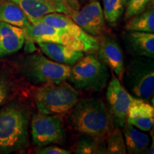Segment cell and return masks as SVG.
I'll return each instance as SVG.
<instances>
[{"label": "cell", "instance_id": "f546056e", "mask_svg": "<svg viewBox=\"0 0 154 154\" xmlns=\"http://www.w3.org/2000/svg\"><path fill=\"white\" fill-rule=\"evenodd\" d=\"M0 1H1V0H0Z\"/></svg>", "mask_w": 154, "mask_h": 154}, {"label": "cell", "instance_id": "30bf717a", "mask_svg": "<svg viewBox=\"0 0 154 154\" xmlns=\"http://www.w3.org/2000/svg\"><path fill=\"white\" fill-rule=\"evenodd\" d=\"M33 20H38L54 27L64 31L82 44L85 49V52L94 53L97 51L99 40L95 36L84 32L69 15L62 13H51Z\"/></svg>", "mask_w": 154, "mask_h": 154}, {"label": "cell", "instance_id": "ba28073f", "mask_svg": "<svg viewBox=\"0 0 154 154\" xmlns=\"http://www.w3.org/2000/svg\"><path fill=\"white\" fill-rule=\"evenodd\" d=\"M23 30L26 40L31 42L57 43L85 52L82 44L68 33L38 20L31 21L30 24Z\"/></svg>", "mask_w": 154, "mask_h": 154}, {"label": "cell", "instance_id": "4316f807", "mask_svg": "<svg viewBox=\"0 0 154 154\" xmlns=\"http://www.w3.org/2000/svg\"><path fill=\"white\" fill-rule=\"evenodd\" d=\"M67 2L69 3V5H70V7H72L73 10H79V5L78 2L76 0H66Z\"/></svg>", "mask_w": 154, "mask_h": 154}, {"label": "cell", "instance_id": "484cf974", "mask_svg": "<svg viewBox=\"0 0 154 154\" xmlns=\"http://www.w3.org/2000/svg\"><path fill=\"white\" fill-rule=\"evenodd\" d=\"M35 153L37 154H70L72 151L57 146L47 145L42 146V148L36 150Z\"/></svg>", "mask_w": 154, "mask_h": 154}, {"label": "cell", "instance_id": "7c38bea8", "mask_svg": "<svg viewBox=\"0 0 154 154\" xmlns=\"http://www.w3.org/2000/svg\"><path fill=\"white\" fill-rule=\"evenodd\" d=\"M16 3L32 21L51 13L70 15L73 9L66 0H11Z\"/></svg>", "mask_w": 154, "mask_h": 154}, {"label": "cell", "instance_id": "6da1fadb", "mask_svg": "<svg viewBox=\"0 0 154 154\" xmlns=\"http://www.w3.org/2000/svg\"><path fill=\"white\" fill-rule=\"evenodd\" d=\"M69 122L76 132L101 138L107 137L113 125L103 101L94 97L77 102L69 116Z\"/></svg>", "mask_w": 154, "mask_h": 154}, {"label": "cell", "instance_id": "e0dca14e", "mask_svg": "<svg viewBox=\"0 0 154 154\" xmlns=\"http://www.w3.org/2000/svg\"><path fill=\"white\" fill-rule=\"evenodd\" d=\"M41 51L50 59L57 63L73 66L84 57V52L68 46L50 42L36 43Z\"/></svg>", "mask_w": 154, "mask_h": 154}, {"label": "cell", "instance_id": "3957f363", "mask_svg": "<svg viewBox=\"0 0 154 154\" xmlns=\"http://www.w3.org/2000/svg\"><path fill=\"white\" fill-rule=\"evenodd\" d=\"M79 94L66 81L59 84H42L34 94V102L38 112L59 115L69 112L79 101Z\"/></svg>", "mask_w": 154, "mask_h": 154}, {"label": "cell", "instance_id": "d4e9b609", "mask_svg": "<svg viewBox=\"0 0 154 154\" xmlns=\"http://www.w3.org/2000/svg\"><path fill=\"white\" fill-rule=\"evenodd\" d=\"M14 89V84L7 74L0 72V106L5 103Z\"/></svg>", "mask_w": 154, "mask_h": 154}, {"label": "cell", "instance_id": "2e32d148", "mask_svg": "<svg viewBox=\"0 0 154 154\" xmlns=\"http://www.w3.org/2000/svg\"><path fill=\"white\" fill-rule=\"evenodd\" d=\"M25 41L22 29L0 22V59L19 51Z\"/></svg>", "mask_w": 154, "mask_h": 154}, {"label": "cell", "instance_id": "277c9868", "mask_svg": "<svg viewBox=\"0 0 154 154\" xmlns=\"http://www.w3.org/2000/svg\"><path fill=\"white\" fill-rule=\"evenodd\" d=\"M109 76V67L98 56L89 53L71 66L68 81L77 89L100 91L106 87Z\"/></svg>", "mask_w": 154, "mask_h": 154}, {"label": "cell", "instance_id": "52a82bcc", "mask_svg": "<svg viewBox=\"0 0 154 154\" xmlns=\"http://www.w3.org/2000/svg\"><path fill=\"white\" fill-rule=\"evenodd\" d=\"M32 137L35 145L42 146L60 143L65 139L62 119L58 115H47L38 112L32 120Z\"/></svg>", "mask_w": 154, "mask_h": 154}, {"label": "cell", "instance_id": "ffe728a7", "mask_svg": "<svg viewBox=\"0 0 154 154\" xmlns=\"http://www.w3.org/2000/svg\"><path fill=\"white\" fill-rule=\"evenodd\" d=\"M128 31L154 32V9L153 5L149 4L141 13L131 17L125 25Z\"/></svg>", "mask_w": 154, "mask_h": 154}, {"label": "cell", "instance_id": "4fadbf2b", "mask_svg": "<svg viewBox=\"0 0 154 154\" xmlns=\"http://www.w3.org/2000/svg\"><path fill=\"white\" fill-rule=\"evenodd\" d=\"M98 48V57L121 80L125 68L123 51L119 42L109 35H102Z\"/></svg>", "mask_w": 154, "mask_h": 154}, {"label": "cell", "instance_id": "f1b7e54d", "mask_svg": "<svg viewBox=\"0 0 154 154\" xmlns=\"http://www.w3.org/2000/svg\"><path fill=\"white\" fill-rule=\"evenodd\" d=\"M82 1H91V0H82Z\"/></svg>", "mask_w": 154, "mask_h": 154}, {"label": "cell", "instance_id": "ac0fdd59", "mask_svg": "<svg viewBox=\"0 0 154 154\" xmlns=\"http://www.w3.org/2000/svg\"><path fill=\"white\" fill-rule=\"evenodd\" d=\"M0 22L7 23L22 29L30 24L24 11L11 0L0 1Z\"/></svg>", "mask_w": 154, "mask_h": 154}, {"label": "cell", "instance_id": "9c48e42d", "mask_svg": "<svg viewBox=\"0 0 154 154\" xmlns=\"http://www.w3.org/2000/svg\"><path fill=\"white\" fill-rule=\"evenodd\" d=\"M133 97L113 73L106 89V100L109 113L116 126H124Z\"/></svg>", "mask_w": 154, "mask_h": 154}, {"label": "cell", "instance_id": "5b68a950", "mask_svg": "<svg viewBox=\"0 0 154 154\" xmlns=\"http://www.w3.org/2000/svg\"><path fill=\"white\" fill-rule=\"evenodd\" d=\"M126 91L138 99L149 100L154 91L153 59L135 57L125 66L121 80Z\"/></svg>", "mask_w": 154, "mask_h": 154}, {"label": "cell", "instance_id": "8fae6325", "mask_svg": "<svg viewBox=\"0 0 154 154\" xmlns=\"http://www.w3.org/2000/svg\"><path fill=\"white\" fill-rule=\"evenodd\" d=\"M69 17L84 32L95 37L103 35L107 30L103 9L97 0H91L81 10L73 11Z\"/></svg>", "mask_w": 154, "mask_h": 154}, {"label": "cell", "instance_id": "cb8c5ba5", "mask_svg": "<svg viewBox=\"0 0 154 154\" xmlns=\"http://www.w3.org/2000/svg\"><path fill=\"white\" fill-rule=\"evenodd\" d=\"M152 0H126L125 5V19L141 13L149 6Z\"/></svg>", "mask_w": 154, "mask_h": 154}, {"label": "cell", "instance_id": "83f0119b", "mask_svg": "<svg viewBox=\"0 0 154 154\" xmlns=\"http://www.w3.org/2000/svg\"><path fill=\"white\" fill-rule=\"evenodd\" d=\"M143 153H153V144H152V146H151L150 148L148 147L147 149L143 151Z\"/></svg>", "mask_w": 154, "mask_h": 154}, {"label": "cell", "instance_id": "7a4b0ae2", "mask_svg": "<svg viewBox=\"0 0 154 154\" xmlns=\"http://www.w3.org/2000/svg\"><path fill=\"white\" fill-rule=\"evenodd\" d=\"M29 114L24 105L11 102L0 109V153L25 149L28 144Z\"/></svg>", "mask_w": 154, "mask_h": 154}, {"label": "cell", "instance_id": "603a6c76", "mask_svg": "<svg viewBox=\"0 0 154 154\" xmlns=\"http://www.w3.org/2000/svg\"><path fill=\"white\" fill-rule=\"evenodd\" d=\"M126 0H103V11L105 20L115 24L120 19L124 11Z\"/></svg>", "mask_w": 154, "mask_h": 154}, {"label": "cell", "instance_id": "44dd1931", "mask_svg": "<svg viewBox=\"0 0 154 154\" xmlns=\"http://www.w3.org/2000/svg\"><path fill=\"white\" fill-rule=\"evenodd\" d=\"M106 148L103 138L83 135L78 139L74 151L76 154H102L105 153Z\"/></svg>", "mask_w": 154, "mask_h": 154}, {"label": "cell", "instance_id": "8992f818", "mask_svg": "<svg viewBox=\"0 0 154 154\" xmlns=\"http://www.w3.org/2000/svg\"><path fill=\"white\" fill-rule=\"evenodd\" d=\"M19 66L20 72L28 80L42 85L68 81L71 72V66L55 62L40 54L25 57Z\"/></svg>", "mask_w": 154, "mask_h": 154}, {"label": "cell", "instance_id": "7402d4cb", "mask_svg": "<svg viewBox=\"0 0 154 154\" xmlns=\"http://www.w3.org/2000/svg\"><path fill=\"white\" fill-rule=\"evenodd\" d=\"M106 145V148L105 153L106 154L127 153L124 135L120 127L116 126L111 131L107 136V142Z\"/></svg>", "mask_w": 154, "mask_h": 154}, {"label": "cell", "instance_id": "9a60e30c", "mask_svg": "<svg viewBox=\"0 0 154 154\" xmlns=\"http://www.w3.org/2000/svg\"><path fill=\"white\" fill-rule=\"evenodd\" d=\"M126 122L143 131H149L154 123L153 106L146 100L134 96L127 113Z\"/></svg>", "mask_w": 154, "mask_h": 154}, {"label": "cell", "instance_id": "d6986e66", "mask_svg": "<svg viewBox=\"0 0 154 154\" xmlns=\"http://www.w3.org/2000/svg\"><path fill=\"white\" fill-rule=\"evenodd\" d=\"M124 128L123 135L126 148V153L131 154L143 153L149 146V136L140 131L137 128L128 122H126Z\"/></svg>", "mask_w": 154, "mask_h": 154}, {"label": "cell", "instance_id": "5bb4252c", "mask_svg": "<svg viewBox=\"0 0 154 154\" xmlns=\"http://www.w3.org/2000/svg\"><path fill=\"white\" fill-rule=\"evenodd\" d=\"M127 51L134 57L154 58V34L151 32L128 31L124 34Z\"/></svg>", "mask_w": 154, "mask_h": 154}]
</instances>
